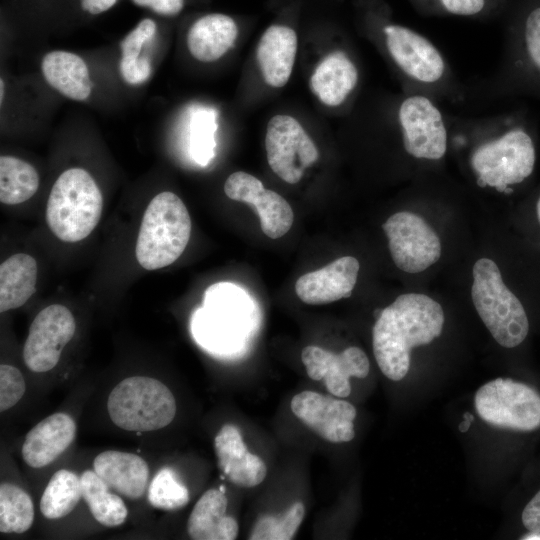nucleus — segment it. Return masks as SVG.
<instances>
[{
  "instance_id": "1",
  "label": "nucleus",
  "mask_w": 540,
  "mask_h": 540,
  "mask_svg": "<svg viewBox=\"0 0 540 540\" xmlns=\"http://www.w3.org/2000/svg\"><path fill=\"white\" fill-rule=\"evenodd\" d=\"M445 321L442 306L421 293H405L381 310L372 329V346L381 372L402 380L410 367L411 350L439 337Z\"/></svg>"
},
{
  "instance_id": "2",
  "label": "nucleus",
  "mask_w": 540,
  "mask_h": 540,
  "mask_svg": "<svg viewBox=\"0 0 540 540\" xmlns=\"http://www.w3.org/2000/svg\"><path fill=\"white\" fill-rule=\"evenodd\" d=\"M256 309L250 295L240 286L218 282L204 293L203 307L192 317L195 339L214 353L237 351L253 330Z\"/></svg>"
},
{
  "instance_id": "3",
  "label": "nucleus",
  "mask_w": 540,
  "mask_h": 540,
  "mask_svg": "<svg viewBox=\"0 0 540 540\" xmlns=\"http://www.w3.org/2000/svg\"><path fill=\"white\" fill-rule=\"evenodd\" d=\"M471 298L495 341L516 348L528 337L530 319L526 305L503 280L497 263L489 258L476 261L472 269Z\"/></svg>"
},
{
  "instance_id": "4",
  "label": "nucleus",
  "mask_w": 540,
  "mask_h": 540,
  "mask_svg": "<svg viewBox=\"0 0 540 540\" xmlns=\"http://www.w3.org/2000/svg\"><path fill=\"white\" fill-rule=\"evenodd\" d=\"M191 234V219L183 201L165 191L148 204L136 242V258L146 270L175 262L184 252Z\"/></svg>"
},
{
  "instance_id": "5",
  "label": "nucleus",
  "mask_w": 540,
  "mask_h": 540,
  "mask_svg": "<svg viewBox=\"0 0 540 540\" xmlns=\"http://www.w3.org/2000/svg\"><path fill=\"white\" fill-rule=\"evenodd\" d=\"M103 199L99 187L84 169L64 171L54 183L46 206V221L61 241L83 240L97 226Z\"/></svg>"
},
{
  "instance_id": "6",
  "label": "nucleus",
  "mask_w": 540,
  "mask_h": 540,
  "mask_svg": "<svg viewBox=\"0 0 540 540\" xmlns=\"http://www.w3.org/2000/svg\"><path fill=\"white\" fill-rule=\"evenodd\" d=\"M176 400L160 380L130 376L114 386L107 400L111 421L131 432H150L169 425L176 414Z\"/></svg>"
},
{
  "instance_id": "7",
  "label": "nucleus",
  "mask_w": 540,
  "mask_h": 540,
  "mask_svg": "<svg viewBox=\"0 0 540 540\" xmlns=\"http://www.w3.org/2000/svg\"><path fill=\"white\" fill-rule=\"evenodd\" d=\"M536 165V146L531 134L516 126L479 146L471 156V166L481 187L490 186L511 194L513 186L527 181Z\"/></svg>"
},
{
  "instance_id": "8",
  "label": "nucleus",
  "mask_w": 540,
  "mask_h": 540,
  "mask_svg": "<svg viewBox=\"0 0 540 540\" xmlns=\"http://www.w3.org/2000/svg\"><path fill=\"white\" fill-rule=\"evenodd\" d=\"M477 414L488 424L518 432L540 428V394L511 378H496L476 392Z\"/></svg>"
},
{
  "instance_id": "9",
  "label": "nucleus",
  "mask_w": 540,
  "mask_h": 540,
  "mask_svg": "<svg viewBox=\"0 0 540 540\" xmlns=\"http://www.w3.org/2000/svg\"><path fill=\"white\" fill-rule=\"evenodd\" d=\"M395 265L407 273H420L441 256V242L435 230L419 215L402 211L383 224Z\"/></svg>"
},
{
  "instance_id": "10",
  "label": "nucleus",
  "mask_w": 540,
  "mask_h": 540,
  "mask_svg": "<svg viewBox=\"0 0 540 540\" xmlns=\"http://www.w3.org/2000/svg\"><path fill=\"white\" fill-rule=\"evenodd\" d=\"M265 149L271 170L283 181L295 184L306 168L319 158V152L301 124L289 115H276L266 128Z\"/></svg>"
},
{
  "instance_id": "11",
  "label": "nucleus",
  "mask_w": 540,
  "mask_h": 540,
  "mask_svg": "<svg viewBox=\"0 0 540 540\" xmlns=\"http://www.w3.org/2000/svg\"><path fill=\"white\" fill-rule=\"evenodd\" d=\"M75 330L74 316L67 307L52 304L41 310L30 325L23 348L27 368L37 373L53 369Z\"/></svg>"
},
{
  "instance_id": "12",
  "label": "nucleus",
  "mask_w": 540,
  "mask_h": 540,
  "mask_svg": "<svg viewBox=\"0 0 540 540\" xmlns=\"http://www.w3.org/2000/svg\"><path fill=\"white\" fill-rule=\"evenodd\" d=\"M406 152L415 158L438 160L447 149V131L442 115L425 96H411L399 108Z\"/></svg>"
},
{
  "instance_id": "13",
  "label": "nucleus",
  "mask_w": 540,
  "mask_h": 540,
  "mask_svg": "<svg viewBox=\"0 0 540 540\" xmlns=\"http://www.w3.org/2000/svg\"><path fill=\"white\" fill-rule=\"evenodd\" d=\"M290 406L305 426L328 442H349L355 436L357 412L348 401L306 390L296 394Z\"/></svg>"
},
{
  "instance_id": "14",
  "label": "nucleus",
  "mask_w": 540,
  "mask_h": 540,
  "mask_svg": "<svg viewBox=\"0 0 540 540\" xmlns=\"http://www.w3.org/2000/svg\"><path fill=\"white\" fill-rule=\"evenodd\" d=\"M224 192L231 200L255 207L261 230L269 238H280L290 230L294 220L290 204L277 192L265 189L255 176L243 171L232 173L225 181Z\"/></svg>"
},
{
  "instance_id": "15",
  "label": "nucleus",
  "mask_w": 540,
  "mask_h": 540,
  "mask_svg": "<svg viewBox=\"0 0 540 540\" xmlns=\"http://www.w3.org/2000/svg\"><path fill=\"white\" fill-rule=\"evenodd\" d=\"M301 360L309 378L315 381L324 380L328 392L339 398L350 395L351 377L365 378L370 370L367 355L356 346L335 354L321 347L309 345L303 348Z\"/></svg>"
},
{
  "instance_id": "16",
  "label": "nucleus",
  "mask_w": 540,
  "mask_h": 540,
  "mask_svg": "<svg viewBox=\"0 0 540 540\" xmlns=\"http://www.w3.org/2000/svg\"><path fill=\"white\" fill-rule=\"evenodd\" d=\"M384 33L389 53L407 75L424 83L437 82L443 76L444 60L425 37L399 25L385 26Z\"/></svg>"
},
{
  "instance_id": "17",
  "label": "nucleus",
  "mask_w": 540,
  "mask_h": 540,
  "mask_svg": "<svg viewBox=\"0 0 540 540\" xmlns=\"http://www.w3.org/2000/svg\"><path fill=\"white\" fill-rule=\"evenodd\" d=\"M359 261L340 257L327 266L308 272L295 283L299 299L309 305L328 304L351 295L358 278Z\"/></svg>"
},
{
  "instance_id": "18",
  "label": "nucleus",
  "mask_w": 540,
  "mask_h": 540,
  "mask_svg": "<svg viewBox=\"0 0 540 540\" xmlns=\"http://www.w3.org/2000/svg\"><path fill=\"white\" fill-rule=\"evenodd\" d=\"M218 468L232 484L251 488L263 482L267 474L264 461L248 451L240 430L225 424L214 438Z\"/></svg>"
},
{
  "instance_id": "19",
  "label": "nucleus",
  "mask_w": 540,
  "mask_h": 540,
  "mask_svg": "<svg viewBox=\"0 0 540 540\" xmlns=\"http://www.w3.org/2000/svg\"><path fill=\"white\" fill-rule=\"evenodd\" d=\"M76 431L70 415L63 412L49 415L26 434L21 448L24 462L32 468L51 464L71 445Z\"/></svg>"
},
{
  "instance_id": "20",
  "label": "nucleus",
  "mask_w": 540,
  "mask_h": 540,
  "mask_svg": "<svg viewBox=\"0 0 540 540\" xmlns=\"http://www.w3.org/2000/svg\"><path fill=\"white\" fill-rule=\"evenodd\" d=\"M93 470L119 495L141 498L149 485V467L140 456L124 451L106 450L93 461Z\"/></svg>"
},
{
  "instance_id": "21",
  "label": "nucleus",
  "mask_w": 540,
  "mask_h": 540,
  "mask_svg": "<svg viewBox=\"0 0 540 540\" xmlns=\"http://www.w3.org/2000/svg\"><path fill=\"white\" fill-rule=\"evenodd\" d=\"M297 34L285 25H271L261 36L256 58L264 81L275 88L287 84L297 53Z\"/></svg>"
},
{
  "instance_id": "22",
  "label": "nucleus",
  "mask_w": 540,
  "mask_h": 540,
  "mask_svg": "<svg viewBox=\"0 0 540 540\" xmlns=\"http://www.w3.org/2000/svg\"><path fill=\"white\" fill-rule=\"evenodd\" d=\"M228 500L223 490L208 489L194 505L187 521V533L193 540H234L238 523L226 515Z\"/></svg>"
},
{
  "instance_id": "23",
  "label": "nucleus",
  "mask_w": 540,
  "mask_h": 540,
  "mask_svg": "<svg viewBox=\"0 0 540 540\" xmlns=\"http://www.w3.org/2000/svg\"><path fill=\"white\" fill-rule=\"evenodd\" d=\"M237 35L238 27L231 17L219 13L208 14L190 27L187 46L197 60L212 62L234 45Z\"/></svg>"
},
{
  "instance_id": "24",
  "label": "nucleus",
  "mask_w": 540,
  "mask_h": 540,
  "mask_svg": "<svg viewBox=\"0 0 540 540\" xmlns=\"http://www.w3.org/2000/svg\"><path fill=\"white\" fill-rule=\"evenodd\" d=\"M358 71L343 51L329 53L315 68L310 88L327 106L340 105L356 87Z\"/></svg>"
},
{
  "instance_id": "25",
  "label": "nucleus",
  "mask_w": 540,
  "mask_h": 540,
  "mask_svg": "<svg viewBox=\"0 0 540 540\" xmlns=\"http://www.w3.org/2000/svg\"><path fill=\"white\" fill-rule=\"evenodd\" d=\"M42 73L50 86L66 97L86 100L92 88L89 71L84 60L67 51H52L42 60Z\"/></svg>"
},
{
  "instance_id": "26",
  "label": "nucleus",
  "mask_w": 540,
  "mask_h": 540,
  "mask_svg": "<svg viewBox=\"0 0 540 540\" xmlns=\"http://www.w3.org/2000/svg\"><path fill=\"white\" fill-rule=\"evenodd\" d=\"M37 263L25 253L10 256L0 265V312L24 305L36 290Z\"/></svg>"
},
{
  "instance_id": "27",
  "label": "nucleus",
  "mask_w": 540,
  "mask_h": 540,
  "mask_svg": "<svg viewBox=\"0 0 540 540\" xmlns=\"http://www.w3.org/2000/svg\"><path fill=\"white\" fill-rule=\"evenodd\" d=\"M81 478L82 498L94 519L105 527L122 525L127 518L125 502L94 470H85Z\"/></svg>"
},
{
  "instance_id": "28",
  "label": "nucleus",
  "mask_w": 540,
  "mask_h": 540,
  "mask_svg": "<svg viewBox=\"0 0 540 540\" xmlns=\"http://www.w3.org/2000/svg\"><path fill=\"white\" fill-rule=\"evenodd\" d=\"M81 498V478L70 470L60 469L52 475L42 493L40 511L47 519H60L71 513Z\"/></svg>"
},
{
  "instance_id": "29",
  "label": "nucleus",
  "mask_w": 540,
  "mask_h": 540,
  "mask_svg": "<svg viewBox=\"0 0 540 540\" xmlns=\"http://www.w3.org/2000/svg\"><path fill=\"white\" fill-rule=\"evenodd\" d=\"M39 187L36 169L13 156L0 157V201L16 205L31 198Z\"/></svg>"
},
{
  "instance_id": "30",
  "label": "nucleus",
  "mask_w": 540,
  "mask_h": 540,
  "mask_svg": "<svg viewBox=\"0 0 540 540\" xmlns=\"http://www.w3.org/2000/svg\"><path fill=\"white\" fill-rule=\"evenodd\" d=\"M34 504L30 495L19 486L2 482L0 485V531L21 534L34 522Z\"/></svg>"
},
{
  "instance_id": "31",
  "label": "nucleus",
  "mask_w": 540,
  "mask_h": 540,
  "mask_svg": "<svg viewBox=\"0 0 540 540\" xmlns=\"http://www.w3.org/2000/svg\"><path fill=\"white\" fill-rule=\"evenodd\" d=\"M217 112L213 108L191 107L189 119V153L200 166H206L215 155Z\"/></svg>"
},
{
  "instance_id": "32",
  "label": "nucleus",
  "mask_w": 540,
  "mask_h": 540,
  "mask_svg": "<svg viewBox=\"0 0 540 540\" xmlns=\"http://www.w3.org/2000/svg\"><path fill=\"white\" fill-rule=\"evenodd\" d=\"M147 500L154 508L177 511L189 503L190 493L174 469L163 467L149 482Z\"/></svg>"
},
{
  "instance_id": "33",
  "label": "nucleus",
  "mask_w": 540,
  "mask_h": 540,
  "mask_svg": "<svg viewBox=\"0 0 540 540\" xmlns=\"http://www.w3.org/2000/svg\"><path fill=\"white\" fill-rule=\"evenodd\" d=\"M305 507L302 502L293 503L280 515H263L254 524L250 540H290L302 523Z\"/></svg>"
},
{
  "instance_id": "34",
  "label": "nucleus",
  "mask_w": 540,
  "mask_h": 540,
  "mask_svg": "<svg viewBox=\"0 0 540 540\" xmlns=\"http://www.w3.org/2000/svg\"><path fill=\"white\" fill-rule=\"evenodd\" d=\"M523 65L533 79L540 80V6L533 8L526 16L521 32Z\"/></svg>"
},
{
  "instance_id": "35",
  "label": "nucleus",
  "mask_w": 540,
  "mask_h": 540,
  "mask_svg": "<svg viewBox=\"0 0 540 540\" xmlns=\"http://www.w3.org/2000/svg\"><path fill=\"white\" fill-rule=\"evenodd\" d=\"M26 383L20 370L15 366H0V411L4 412L15 406L23 397Z\"/></svg>"
},
{
  "instance_id": "36",
  "label": "nucleus",
  "mask_w": 540,
  "mask_h": 540,
  "mask_svg": "<svg viewBox=\"0 0 540 540\" xmlns=\"http://www.w3.org/2000/svg\"><path fill=\"white\" fill-rule=\"evenodd\" d=\"M156 23L143 19L121 42L123 56L138 58L143 44L155 35Z\"/></svg>"
},
{
  "instance_id": "37",
  "label": "nucleus",
  "mask_w": 540,
  "mask_h": 540,
  "mask_svg": "<svg viewBox=\"0 0 540 540\" xmlns=\"http://www.w3.org/2000/svg\"><path fill=\"white\" fill-rule=\"evenodd\" d=\"M123 79L131 85L145 82L151 73V65L146 57L134 58L123 56L120 62Z\"/></svg>"
},
{
  "instance_id": "38",
  "label": "nucleus",
  "mask_w": 540,
  "mask_h": 540,
  "mask_svg": "<svg viewBox=\"0 0 540 540\" xmlns=\"http://www.w3.org/2000/svg\"><path fill=\"white\" fill-rule=\"evenodd\" d=\"M521 520L528 532L540 533V490L525 505Z\"/></svg>"
},
{
  "instance_id": "39",
  "label": "nucleus",
  "mask_w": 540,
  "mask_h": 540,
  "mask_svg": "<svg viewBox=\"0 0 540 540\" xmlns=\"http://www.w3.org/2000/svg\"><path fill=\"white\" fill-rule=\"evenodd\" d=\"M136 5L149 7L154 12L172 16L178 14L183 6L184 0H132Z\"/></svg>"
},
{
  "instance_id": "40",
  "label": "nucleus",
  "mask_w": 540,
  "mask_h": 540,
  "mask_svg": "<svg viewBox=\"0 0 540 540\" xmlns=\"http://www.w3.org/2000/svg\"><path fill=\"white\" fill-rule=\"evenodd\" d=\"M443 6L453 14L474 15L484 7V0H441Z\"/></svg>"
},
{
  "instance_id": "41",
  "label": "nucleus",
  "mask_w": 540,
  "mask_h": 540,
  "mask_svg": "<svg viewBox=\"0 0 540 540\" xmlns=\"http://www.w3.org/2000/svg\"><path fill=\"white\" fill-rule=\"evenodd\" d=\"M117 0H81L82 8L91 14H99L110 9Z\"/></svg>"
},
{
  "instance_id": "42",
  "label": "nucleus",
  "mask_w": 540,
  "mask_h": 540,
  "mask_svg": "<svg viewBox=\"0 0 540 540\" xmlns=\"http://www.w3.org/2000/svg\"><path fill=\"white\" fill-rule=\"evenodd\" d=\"M533 216H534L535 225L540 234V192L535 198V201L533 204Z\"/></svg>"
},
{
  "instance_id": "43",
  "label": "nucleus",
  "mask_w": 540,
  "mask_h": 540,
  "mask_svg": "<svg viewBox=\"0 0 540 540\" xmlns=\"http://www.w3.org/2000/svg\"><path fill=\"white\" fill-rule=\"evenodd\" d=\"M463 417H464V421L462 423H460L459 430H460V432L464 433L470 428L471 422L474 421V417L469 412H465L463 414Z\"/></svg>"
},
{
  "instance_id": "44",
  "label": "nucleus",
  "mask_w": 540,
  "mask_h": 540,
  "mask_svg": "<svg viewBox=\"0 0 540 540\" xmlns=\"http://www.w3.org/2000/svg\"><path fill=\"white\" fill-rule=\"evenodd\" d=\"M521 539L540 540V533H538V532H528L523 537H521Z\"/></svg>"
},
{
  "instance_id": "45",
  "label": "nucleus",
  "mask_w": 540,
  "mask_h": 540,
  "mask_svg": "<svg viewBox=\"0 0 540 540\" xmlns=\"http://www.w3.org/2000/svg\"><path fill=\"white\" fill-rule=\"evenodd\" d=\"M3 95H4V82L3 80L1 79L0 80V102L2 103L3 101Z\"/></svg>"
}]
</instances>
